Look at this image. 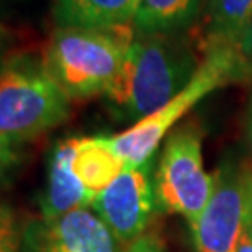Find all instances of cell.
<instances>
[{
  "instance_id": "obj_8",
  "label": "cell",
  "mask_w": 252,
  "mask_h": 252,
  "mask_svg": "<svg viewBox=\"0 0 252 252\" xmlns=\"http://www.w3.org/2000/svg\"><path fill=\"white\" fill-rule=\"evenodd\" d=\"M25 237L30 252H120L116 235L90 207L34 220Z\"/></svg>"
},
{
  "instance_id": "obj_11",
  "label": "cell",
  "mask_w": 252,
  "mask_h": 252,
  "mask_svg": "<svg viewBox=\"0 0 252 252\" xmlns=\"http://www.w3.org/2000/svg\"><path fill=\"white\" fill-rule=\"evenodd\" d=\"M140 0H54L58 27H126L133 25Z\"/></svg>"
},
{
  "instance_id": "obj_15",
  "label": "cell",
  "mask_w": 252,
  "mask_h": 252,
  "mask_svg": "<svg viewBox=\"0 0 252 252\" xmlns=\"http://www.w3.org/2000/svg\"><path fill=\"white\" fill-rule=\"evenodd\" d=\"M237 51H239L245 65H247L249 77H252V17L249 19L247 27H245V30L241 32V36H239V41H237Z\"/></svg>"
},
{
  "instance_id": "obj_5",
  "label": "cell",
  "mask_w": 252,
  "mask_h": 252,
  "mask_svg": "<svg viewBox=\"0 0 252 252\" xmlns=\"http://www.w3.org/2000/svg\"><path fill=\"white\" fill-rule=\"evenodd\" d=\"M215 190V176L207 174L202 157V135L194 127L172 133L162 148L155 192L161 206L187 222H194Z\"/></svg>"
},
{
  "instance_id": "obj_21",
  "label": "cell",
  "mask_w": 252,
  "mask_h": 252,
  "mask_svg": "<svg viewBox=\"0 0 252 252\" xmlns=\"http://www.w3.org/2000/svg\"><path fill=\"white\" fill-rule=\"evenodd\" d=\"M0 2H2V0H0Z\"/></svg>"
},
{
  "instance_id": "obj_3",
  "label": "cell",
  "mask_w": 252,
  "mask_h": 252,
  "mask_svg": "<svg viewBox=\"0 0 252 252\" xmlns=\"http://www.w3.org/2000/svg\"><path fill=\"white\" fill-rule=\"evenodd\" d=\"M251 79L237 45H215L204 49V58L192 81L153 114L142 118L116 136H110L112 146L127 166H142L152 161L161 140L170 133L176 122L183 118L198 101L217 88L230 82Z\"/></svg>"
},
{
  "instance_id": "obj_18",
  "label": "cell",
  "mask_w": 252,
  "mask_h": 252,
  "mask_svg": "<svg viewBox=\"0 0 252 252\" xmlns=\"http://www.w3.org/2000/svg\"><path fill=\"white\" fill-rule=\"evenodd\" d=\"M11 140L6 136H0V176L9 166V162L13 161V150H11Z\"/></svg>"
},
{
  "instance_id": "obj_4",
  "label": "cell",
  "mask_w": 252,
  "mask_h": 252,
  "mask_svg": "<svg viewBox=\"0 0 252 252\" xmlns=\"http://www.w3.org/2000/svg\"><path fill=\"white\" fill-rule=\"evenodd\" d=\"M69 97L41 69L0 71V136L27 140L60 126L69 114Z\"/></svg>"
},
{
  "instance_id": "obj_10",
  "label": "cell",
  "mask_w": 252,
  "mask_h": 252,
  "mask_svg": "<svg viewBox=\"0 0 252 252\" xmlns=\"http://www.w3.org/2000/svg\"><path fill=\"white\" fill-rule=\"evenodd\" d=\"M126 166L110 136L75 138L73 172L94 198L108 189Z\"/></svg>"
},
{
  "instance_id": "obj_13",
  "label": "cell",
  "mask_w": 252,
  "mask_h": 252,
  "mask_svg": "<svg viewBox=\"0 0 252 252\" xmlns=\"http://www.w3.org/2000/svg\"><path fill=\"white\" fill-rule=\"evenodd\" d=\"M251 17L252 0H209L204 49L237 45Z\"/></svg>"
},
{
  "instance_id": "obj_20",
  "label": "cell",
  "mask_w": 252,
  "mask_h": 252,
  "mask_svg": "<svg viewBox=\"0 0 252 252\" xmlns=\"http://www.w3.org/2000/svg\"><path fill=\"white\" fill-rule=\"evenodd\" d=\"M251 142H252V127H251Z\"/></svg>"
},
{
  "instance_id": "obj_6",
  "label": "cell",
  "mask_w": 252,
  "mask_h": 252,
  "mask_svg": "<svg viewBox=\"0 0 252 252\" xmlns=\"http://www.w3.org/2000/svg\"><path fill=\"white\" fill-rule=\"evenodd\" d=\"M252 207V172L234 164L215 174V190L202 215L190 222L198 252H235Z\"/></svg>"
},
{
  "instance_id": "obj_7",
  "label": "cell",
  "mask_w": 252,
  "mask_h": 252,
  "mask_svg": "<svg viewBox=\"0 0 252 252\" xmlns=\"http://www.w3.org/2000/svg\"><path fill=\"white\" fill-rule=\"evenodd\" d=\"M155 196L152 166L148 162L142 166H126L116 181L94 198L90 207L120 243L131 245L144 235L155 209Z\"/></svg>"
},
{
  "instance_id": "obj_2",
  "label": "cell",
  "mask_w": 252,
  "mask_h": 252,
  "mask_svg": "<svg viewBox=\"0 0 252 252\" xmlns=\"http://www.w3.org/2000/svg\"><path fill=\"white\" fill-rule=\"evenodd\" d=\"M126 27H58L43 51V71L69 99L107 95L135 39Z\"/></svg>"
},
{
  "instance_id": "obj_1",
  "label": "cell",
  "mask_w": 252,
  "mask_h": 252,
  "mask_svg": "<svg viewBox=\"0 0 252 252\" xmlns=\"http://www.w3.org/2000/svg\"><path fill=\"white\" fill-rule=\"evenodd\" d=\"M187 37L178 32L135 34L124 69L107 94L122 120L140 122L174 99L198 71Z\"/></svg>"
},
{
  "instance_id": "obj_9",
  "label": "cell",
  "mask_w": 252,
  "mask_h": 252,
  "mask_svg": "<svg viewBox=\"0 0 252 252\" xmlns=\"http://www.w3.org/2000/svg\"><path fill=\"white\" fill-rule=\"evenodd\" d=\"M75 138H67L56 146L49 162L47 189L41 198V219H56L69 211L90 207L94 202L88 190L84 189L73 172Z\"/></svg>"
},
{
  "instance_id": "obj_19",
  "label": "cell",
  "mask_w": 252,
  "mask_h": 252,
  "mask_svg": "<svg viewBox=\"0 0 252 252\" xmlns=\"http://www.w3.org/2000/svg\"><path fill=\"white\" fill-rule=\"evenodd\" d=\"M252 127V99H251V110H249V129Z\"/></svg>"
},
{
  "instance_id": "obj_17",
  "label": "cell",
  "mask_w": 252,
  "mask_h": 252,
  "mask_svg": "<svg viewBox=\"0 0 252 252\" xmlns=\"http://www.w3.org/2000/svg\"><path fill=\"white\" fill-rule=\"evenodd\" d=\"M235 252H252V207L247 219H245L243 230H241V235H239Z\"/></svg>"
},
{
  "instance_id": "obj_12",
  "label": "cell",
  "mask_w": 252,
  "mask_h": 252,
  "mask_svg": "<svg viewBox=\"0 0 252 252\" xmlns=\"http://www.w3.org/2000/svg\"><path fill=\"white\" fill-rule=\"evenodd\" d=\"M202 0H140L133 28L138 34L180 32L198 15Z\"/></svg>"
},
{
  "instance_id": "obj_14",
  "label": "cell",
  "mask_w": 252,
  "mask_h": 252,
  "mask_svg": "<svg viewBox=\"0 0 252 252\" xmlns=\"http://www.w3.org/2000/svg\"><path fill=\"white\" fill-rule=\"evenodd\" d=\"M21 230L15 213L6 204H0V252H19Z\"/></svg>"
},
{
  "instance_id": "obj_16",
  "label": "cell",
  "mask_w": 252,
  "mask_h": 252,
  "mask_svg": "<svg viewBox=\"0 0 252 252\" xmlns=\"http://www.w3.org/2000/svg\"><path fill=\"white\" fill-rule=\"evenodd\" d=\"M124 252H166V251H164L161 239L157 235L144 234L142 237H138L131 245H127V249Z\"/></svg>"
}]
</instances>
